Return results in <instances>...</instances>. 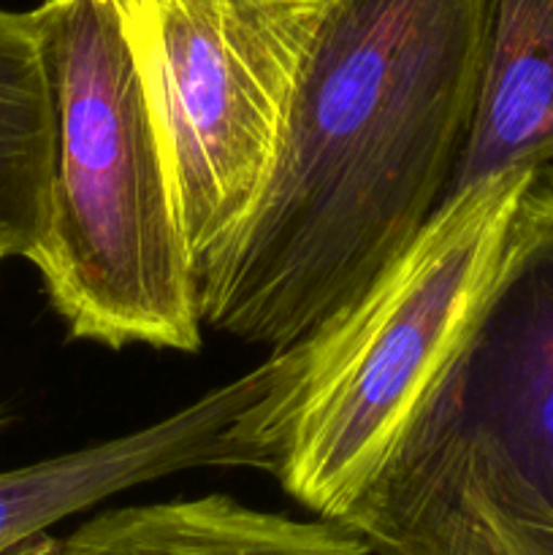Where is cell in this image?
<instances>
[{
  "label": "cell",
  "mask_w": 553,
  "mask_h": 555,
  "mask_svg": "<svg viewBox=\"0 0 553 555\" xmlns=\"http://www.w3.org/2000/svg\"><path fill=\"white\" fill-rule=\"evenodd\" d=\"M166 152L195 280L269 179L325 0H114Z\"/></svg>",
  "instance_id": "cell-4"
},
{
  "label": "cell",
  "mask_w": 553,
  "mask_h": 555,
  "mask_svg": "<svg viewBox=\"0 0 553 555\" xmlns=\"http://www.w3.org/2000/svg\"><path fill=\"white\" fill-rule=\"evenodd\" d=\"M553 163V0H493L475 119L450 195Z\"/></svg>",
  "instance_id": "cell-8"
},
{
  "label": "cell",
  "mask_w": 553,
  "mask_h": 555,
  "mask_svg": "<svg viewBox=\"0 0 553 555\" xmlns=\"http://www.w3.org/2000/svg\"><path fill=\"white\" fill-rule=\"evenodd\" d=\"M374 555H553V509L486 469H464Z\"/></svg>",
  "instance_id": "cell-10"
},
{
  "label": "cell",
  "mask_w": 553,
  "mask_h": 555,
  "mask_svg": "<svg viewBox=\"0 0 553 555\" xmlns=\"http://www.w3.org/2000/svg\"><path fill=\"white\" fill-rule=\"evenodd\" d=\"M52 103L49 220L30 260L74 339L195 352L198 280L114 0L33 9Z\"/></svg>",
  "instance_id": "cell-3"
},
{
  "label": "cell",
  "mask_w": 553,
  "mask_h": 555,
  "mask_svg": "<svg viewBox=\"0 0 553 555\" xmlns=\"http://www.w3.org/2000/svg\"><path fill=\"white\" fill-rule=\"evenodd\" d=\"M531 173L450 195L352 301L274 350V385L242 431L309 513L339 524L390 464L470 334Z\"/></svg>",
  "instance_id": "cell-2"
},
{
  "label": "cell",
  "mask_w": 553,
  "mask_h": 555,
  "mask_svg": "<svg viewBox=\"0 0 553 555\" xmlns=\"http://www.w3.org/2000/svg\"><path fill=\"white\" fill-rule=\"evenodd\" d=\"M0 423H3V417H0Z\"/></svg>",
  "instance_id": "cell-12"
},
{
  "label": "cell",
  "mask_w": 553,
  "mask_h": 555,
  "mask_svg": "<svg viewBox=\"0 0 553 555\" xmlns=\"http://www.w3.org/2000/svg\"><path fill=\"white\" fill-rule=\"evenodd\" d=\"M49 555H374L347 526L296 520L226 493L106 509Z\"/></svg>",
  "instance_id": "cell-7"
},
{
  "label": "cell",
  "mask_w": 553,
  "mask_h": 555,
  "mask_svg": "<svg viewBox=\"0 0 553 555\" xmlns=\"http://www.w3.org/2000/svg\"><path fill=\"white\" fill-rule=\"evenodd\" d=\"M276 352L233 383L125 437L0 472V555H49V526L128 488L190 469H258L263 453L242 434V415L274 385Z\"/></svg>",
  "instance_id": "cell-6"
},
{
  "label": "cell",
  "mask_w": 553,
  "mask_h": 555,
  "mask_svg": "<svg viewBox=\"0 0 553 555\" xmlns=\"http://www.w3.org/2000/svg\"><path fill=\"white\" fill-rule=\"evenodd\" d=\"M493 0H325L247 222L201 323L282 350L358 296L450 198Z\"/></svg>",
  "instance_id": "cell-1"
},
{
  "label": "cell",
  "mask_w": 553,
  "mask_h": 555,
  "mask_svg": "<svg viewBox=\"0 0 553 555\" xmlns=\"http://www.w3.org/2000/svg\"><path fill=\"white\" fill-rule=\"evenodd\" d=\"M54 128L33 11L0 9V255L30 258L49 220Z\"/></svg>",
  "instance_id": "cell-9"
},
{
  "label": "cell",
  "mask_w": 553,
  "mask_h": 555,
  "mask_svg": "<svg viewBox=\"0 0 553 555\" xmlns=\"http://www.w3.org/2000/svg\"><path fill=\"white\" fill-rule=\"evenodd\" d=\"M3 260H5V258H3V255H0V263H3Z\"/></svg>",
  "instance_id": "cell-11"
},
{
  "label": "cell",
  "mask_w": 553,
  "mask_h": 555,
  "mask_svg": "<svg viewBox=\"0 0 553 555\" xmlns=\"http://www.w3.org/2000/svg\"><path fill=\"white\" fill-rule=\"evenodd\" d=\"M464 469L507 477L553 509V163L531 173L510 211L459 356L339 524L383 545Z\"/></svg>",
  "instance_id": "cell-5"
}]
</instances>
